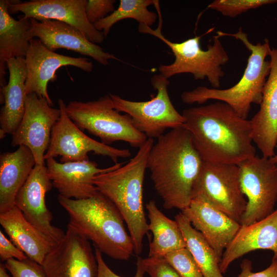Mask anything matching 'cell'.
Returning <instances> with one entry per match:
<instances>
[{
	"label": "cell",
	"mask_w": 277,
	"mask_h": 277,
	"mask_svg": "<svg viewBox=\"0 0 277 277\" xmlns=\"http://www.w3.org/2000/svg\"><path fill=\"white\" fill-rule=\"evenodd\" d=\"M87 0L10 1V14L22 12L25 18L54 20L68 24L78 29L91 42L97 44L105 39L102 31L97 30L88 20L85 13Z\"/></svg>",
	"instance_id": "cell-15"
},
{
	"label": "cell",
	"mask_w": 277,
	"mask_h": 277,
	"mask_svg": "<svg viewBox=\"0 0 277 277\" xmlns=\"http://www.w3.org/2000/svg\"><path fill=\"white\" fill-rule=\"evenodd\" d=\"M216 35L231 36L241 41L250 52L246 68L239 81L232 87L224 89L209 88L200 86L191 91H184L181 95L184 103L202 104L207 101L213 100L226 103L241 117L247 118L251 105H260L266 77L270 70V61L266 58L271 50L268 40L264 43H258L254 45L240 28L238 32L229 33L222 31H216Z\"/></svg>",
	"instance_id": "cell-5"
},
{
	"label": "cell",
	"mask_w": 277,
	"mask_h": 277,
	"mask_svg": "<svg viewBox=\"0 0 277 277\" xmlns=\"http://www.w3.org/2000/svg\"><path fill=\"white\" fill-rule=\"evenodd\" d=\"M41 266L47 277L97 276V262L89 240L70 224Z\"/></svg>",
	"instance_id": "cell-12"
},
{
	"label": "cell",
	"mask_w": 277,
	"mask_h": 277,
	"mask_svg": "<svg viewBox=\"0 0 277 277\" xmlns=\"http://www.w3.org/2000/svg\"><path fill=\"white\" fill-rule=\"evenodd\" d=\"M155 0H120L117 9L105 18L96 22L94 26L98 31H102L105 37L111 27L117 22L127 18L137 21L139 24L149 27L156 21L157 14L150 11L148 7L154 4Z\"/></svg>",
	"instance_id": "cell-28"
},
{
	"label": "cell",
	"mask_w": 277,
	"mask_h": 277,
	"mask_svg": "<svg viewBox=\"0 0 277 277\" xmlns=\"http://www.w3.org/2000/svg\"><path fill=\"white\" fill-rule=\"evenodd\" d=\"M146 208L149 220V230L153 234L149 258L164 257L170 252L186 248L182 232L175 220L164 214L153 200L149 201Z\"/></svg>",
	"instance_id": "cell-26"
},
{
	"label": "cell",
	"mask_w": 277,
	"mask_h": 277,
	"mask_svg": "<svg viewBox=\"0 0 277 277\" xmlns=\"http://www.w3.org/2000/svg\"><path fill=\"white\" fill-rule=\"evenodd\" d=\"M57 200L69 214V224L102 252L115 260L130 258L134 252L132 240L119 211L106 196L97 191L87 199H68L59 194Z\"/></svg>",
	"instance_id": "cell-3"
},
{
	"label": "cell",
	"mask_w": 277,
	"mask_h": 277,
	"mask_svg": "<svg viewBox=\"0 0 277 277\" xmlns=\"http://www.w3.org/2000/svg\"><path fill=\"white\" fill-rule=\"evenodd\" d=\"M154 6L159 16L157 28L152 29L144 24H139L140 32L152 35L164 43L171 50L174 56V62L169 65H161L160 74L168 78L181 73H191L196 80L207 78L213 88H219L220 80L224 75L222 66L229 61V56L224 49L220 37L215 35L212 44L204 50L200 46L202 35L195 36L181 43H175L166 38L162 33L163 21L159 2Z\"/></svg>",
	"instance_id": "cell-6"
},
{
	"label": "cell",
	"mask_w": 277,
	"mask_h": 277,
	"mask_svg": "<svg viewBox=\"0 0 277 277\" xmlns=\"http://www.w3.org/2000/svg\"><path fill=\"white\" fill-rule=\"evenodd\" d=\"M270 160L277 166V154H275L273 156L269 158Z\"/></svg>",
	"instance_id": "cell-38"
},
{
	"label": "cell",
	"mask_w": 277,
	"mask_h": 277,
	"mask_svg": "<svg viewBox=\"0 0 277 277\" xmlns=\"http://www.w3.org/2000/svg\"><path fill=\"white\" fill-rule=\"evenodd\" d=\"M114 0H88L85 6V13L92 24L105 18L114 10Z\"/></svg>",
	"instance_id": "cell-32"
},
{
	"label": "cell",
	"mask_w": 277,
	"mask_h": 277,
	"mask_svg": "<svg viewBox=\"0 0 277 277\" xmlns=\"http://www.w3.org/2000/svg\"><path fill=\"white\" fill-rule=\"evenodd\" d=\"M277 3V0H215L208 8L223 15L234 17L250 9Z\"/></svg>",
	"instance_id": "cell-29"
},
{
	"label": "cell",
	"mask_w": 277,
	"mask_h": 277,
	"mask_svg": "<svg viewBox=\"0 0 277 277\" xmlns=\"http://www.w3.org/2000/svg\"><path fill=\"white\" fill-rule=\"evenodd\" d=\"M164 257L181 277H204L193 255L187 248L170 252Z\"/></svg>",
	"instance_id": "cell-30"
},
{
	"label": "cell",
	"mask_w": 277,
	"mask_h": 277,
	"mask_svg": "<svg viewBox=\"0 0 277 277\" xmlns=\"http://www.w3.org/2000/svg\"><path fill=\"white\" fill-rule=\"evenodd\" d=\"M52 186L45 164H36L18 191L15 205L31 224L56 244L65 233L52 224V214L46 207L45 196Z\"/></svg>",
	"instance_id": "cell-16"
},
{
	"label": "cell",
	"mask_w": 277,
	"mask_h": 277,
	"mask_svg": "<svg viewBox=\"0 0 277 277\" xmlns=\"http://www.w3.org/2000/svg\"><path fill=\"white\" fill-rule=\"evenodd\" d=\"M203 162L183 126L157 138L149 152L147 168L166 209L182 211L189 206Z\"/></svg>",
	"instance_id": "cell-2"
},
{
	"label": "cell",
	"mask_w": 277,
	"mask_h": 277,
	"mask_svg": "<svg viewBox=\"0 0 277 277\" xmlns=\"http://www.w3.org/2000/svg\"><path fill=\"white\" fill-rule=\"evenodd\" d=\"M144 261L149 277H181L164 257H148Z\"/></svg>",
	"instance_id": "cell-33"
},
{
	"label": "cell",
	"mask_w": 277,
	"mask_h": 277,
	"mask_svg": "<svg viewBox=\"0 0 277 277\" xmlns=\"http://www.w3.org/2000/svg\"><path fill=\"white\" fill-rule=\"evenodd\" d=\"M36 165L34 156L26 146L0 155V213L15 205L16 196Z\"/></svg>",
	"instance_id": "cell-24"
},
{
	"label": "cell",
	"mask_w": 277,
	"mask_h": 277,
	"mask_svg": "<svg viewBox=\"0 0 277 277\" xmlns=\"http://www.w3.org/2000/svg\"><path fill=\"white\" fill-rule=\"evenodd\" d=\"M58 104L61 114L52 128L50 144L44 156L45 160L61 156V163L88 161V153L93 152L109 157L117 163L119 158L131 155L128 149L114 148L86 135L68 115L64 101L60 98Z\"/></svg>",
	"instance_id": "cell-11"
},
{
	"label": "cell",
	"mask_w": 277,
	"mask_h": 277,
	"mask_svg": "<svg viewBox=\"0 0 277 277\" xmlns=\"http://www.w3.org/2000/svg\"><path fill=\"white\" fill-rule=\"evenodd\" d=\"M7 268L5 264L1 263L0 264V277H11L7 272ZM12 277H13L12 276Z\"/></svg>",
	"instance_id": "cell-37"
},
{
	"label": "cell",
	"mask_w": 277,
	"mask_h": 277,
	"mask_svg": "<svg viewBox=\"0 0 277 277\" xmlns=\"http://www.w3.org/2000/svg\"><path fill=\"white\" fill-rule=\"evenodd\" d=\"M151 83L157 91L147 101L137 102L109 94L115 109L129 115L135 128L148 138H159L167 129L182 126L184 118L173 106L169 96V82L161 74L153 75Z\"/></svg>",
	"instance_id": "cell-8"
},
{
	"label": "cell",
	"mask_w": 277,
	"mask_h": 277,
	"mask_svg": "<svg viewBox=\"0 0 277 277\" xmlns=\"http://www.w3.org/2000/svg\"><path fill=\"white\" fill-rule=\"evenodd\" d=\"M183 126L204 162L239 165L255 156L250 120L217 101L186 109Z\"/></svg>",
	"instance_id": "cell-1"
},
{
	"label": "cell",
	"mask_w": 277,
	"mask_h": 277,
	"mask_svg": "<svg viewBox=\"0 0 277 277\" xmlns=\"http://www.w3.org/2000/svg\"><path fill=\"white\" fill-rule=\"evenodd\" d=\"M269 56L270 70L260 108L250 120L253 142L266 158L275 155L277 144V48L271 49Z\"/></svg>",
	"instance_id": "cell-20"
},
{
	"label": "cell",
	"mask_w": 277,
	"mask_h": 277,
	"mask_svg": "<svg viewBox=\"0 0 277 277\" xmlns=\"http://www.w3.org/2000/svg\"><path fill=\"white\" fill-rule=\"evenodd\" d=\"M31 20L30 40L38 38L51 51L66 49L90 56L104 66L110 60H118L113 54L104 51L101 47L89 41L78 29L68 24L54 20Z\"/></svg>",
	"instance_id": "cell-17"
},
{
	"label": "cell",
	"mask_w": 277,
	"mask_h": 277,
	"mask_svg": "<svg viewBox=\"0 0 277 277\" xmlns=\"http://www.w3.org/2000/svg\"><path fill=\"white\" fill-rule=\"evenodd\" d=\"M95 255L97 262L98 272L97 277H122L114 273L105 262L102 252L97 248L95 249ZM136 271L133 277H144L146 273L144 259L138 257L136 263Z\"/></svg>",
	"instance_id": "cell-34"
},
{
	"label": "cell",
	"mask_w": 277,
	"mask_h": 277,
	"mask_svg": "<svg viewBox=\"0 0 277 277\" xmlns=\"http://www.w3.org/2000/svg\"><path fill=\"white\" fill-rule=\"evenodd\" d=\"M0 224L11 241L29 259L41 265L55 245L31 224L16 206L0 213Z\"/></svg>",
	"instance_id": "cell-23"
},
{
	"label": "cell",
	"mask_w": 277,
	"mask_h": 277,
	"mask_svg": "<svg viewBox=\"0 0 277 277\" xmlns=\"http://www.w3.org/2000/svg\"><path fill=\"white\" fill-rule=\"evenodd\" d=\"M26 67V93L36 94L45 98L52 106L53 103L47 91L49 82L56 80V71L64 66H71L91 72L92 62L86 57H74L60 54L47 48L38 38L30 41L25 57Z\"/></svg>",
	"instance_id": "cell-14"
},
{
	"label": "cell",
	"mask_w": 277,
	"mask_h": 277,
	"mask_svg": "<svg viewBox=\"0 0 277 277\" xmlns=\"http://www.w3.org/2000/svg\"><path fill=\"white\" fill-rule=\"evenodd\" d=\"M181 212L221 259L241 226L200 196L194 197L189 206Z\"/></svg>",
	"instance_id": "cell-19"
},
{
	"label": "cell",
	"mask_w": 277,
	"mask_h": 277,
	"mask_svg": "<svg viewBox=\"0 0 277 277\" xmlns=\"http://www.w3.org/2000/svg\"><path fill=\"white\" fill-rule=\"evenodd\" d=\"M241 271L238 277H277V259L272 260L270 265L260 272L252 271V263L244 259L241 264Z\"/></svg>",
	"instance_id": "cell-36"
},
{
	"label": "cell",
	"mask_w": 277,
	"mask_h": 277,
	"mask_svg": "<svg viewBox=\"0 0 277 277\" xmlns=\"http://www.w3.org/2000/svg\"><path fill=\"white\" fill-rule=\"evenodd\" d=\"M175 220L180 228L186 248L197 264L204 277H224L220 268L221 259L202 234L191 225L182 212L177 214Z\"/></svg>",
	"instance_id": "cell-27"
},
{
	"label": "cell",
	"mask_w": 277,
	"mask_h": 277,
	"mask_svg": "<svg viewBox=\"0 0 277 277\" xmlns=\"http://www.w3.org/2000/svg\"><path fill=\"white\" fill-rule=\"evenodd\" d=\"M61 114L45 98L35 93L27 95L23 117L12 134V147L24 145L32 153L36 165H45L52 128Z\"/></svg>",
	"instance_id": "cell-13"
},
{
	"label": "cell",
	"mask_w": 277,
	"mask_h": 277,
	"mask_svg": "<svg viewBox=\"0 0 277 277\" xmlns=\"http://www.w3.org/2000/svg\"><path fill=\"white\" fill-rule=\"evenodd\" d=\"M200 196L240 224L247 201L240 181L238 165L204 162L193 198Z\"/></svg>",
	"instance_id": "cell-10"
},
{
	"label": "cell",
	"mask_w": 277,
	"mask_h": 277,
	"mask_svg": "<svg viewBox=\"0 0 277 277\" xmlns=\"http://www.w3.org/2000/svg\"><path fill=\"white\" fill-rule=\"evenodd\" d=\"M66 109L78 128L98 137L104 144L121 141L139 148L148 139L135 128L129 115L115 109L109 94L95 101H70Z\"/></svg>",
	"instance_id": "cell-7"
},
{
	"label": "cell",
	"mask_w": 277,
	"mask_h": 277,
	"mask_svg": "<svg viewBox=\"0 0 277 277\" xmlns=\"http://www.w3.org/2000/svg\"><path fill=\"white\" fill-rule=\"evenodd\" d=\"M8 83L1 88L0 138L13 134L25 110L26 67L24 57L12 58L7 62Z\"/></svg>",
	"instance_id": "cell-22"
},
{
	"label": "cell",
	"mask_w": 277,
	"mask_h": 277,
	"mask_svg": "<svg viewBox=\"0 0 277 277\" xmlns=\"http://www.w3.org/2000/svg\"><path fill=\"white\" fill-rule=\"evenodd\" d=\"M242 190L247 198L240 224L247 226L273 213L277 201V166L269 159L255 156L239 165Z\"/></svg>",
	"instance_id": "cell-9"
},
{
	"label": "cell",
	"mask_w": 277,
	"mask_h": 277,
	"mask_svg": "<svg viewBox=\"0 0 277 277\" xmlns=\"http://www.w3.org/2000/svg\"><path fill=\"white\" fill-rule=\"evenodd\" d=\"M5 266L13 277H47L42 266L29 258L24 261L10 259Z\"/></svg>",
	"instance_id": "cell-31"
},
{
	"label": "cell",
	"mask_w": 277,
	"mask_h": 277,
	"mask_svg": "<svg viewBox=\"0 0 277 277\" xmlns=\"http://www.w3.org/2000/svg\"><path fill=\"white\" fill-rule=\"evenodd\" d=\"M153 144V139L148 138L125 165L93 179L97 190L113 203L126 222L137 255L142 251L143 238L149 231L143 206V183Z\"/></svg>",
	"instance_id": "cell-4"
},
{
	"label": "cell",
	"mask_w": 277,
	"mask_h": 277,
	"mask_svg": "<svg viewBox=\"0 0 277 277\" xmlns=\"http://www.w3.org/2000/svg\"><path fill=\"white\" fill-rule=\"evenodd\" d=\"M0 258L2 261L6 262L12 259L24 261L28 258L12 241L5 236L2 230H0Z\"/></svg>",
	"instance_id": "cell-35"
},
{
	"label": "cell",
	"mask_w": 277,
	"mask_h": 277,
	"mask_svg": "<svg viewBox=\"0 0 277 277\" xmlns=\"http://www.w3.org/2000/svg\"><path fill=\"white\" fill-rule=\"evenodd\" d=\"M10 0L0 1V86L7 85L5 75L7 62L12 58H25L30 40L29 32L31 20L22 16L12 17L8 11Z\"/></svg>",
	"instance_id": "cell-25"
},
{
	"label": "cell",
	"mask_w": 277,
	"mask_h": 277,
	"mask_svg": "<svg viewBox=\"0 0 277 277\" xmlns=\"http://www.w3.org/2000/svg\"><path fill=\"white\" fill-rule=\"evenodd\" d=\"M47 172L60 195L68 199H84L93 196L98 191L93 183L97 174L117 169L123 165L100 168L94 161H85L58 163L54 158L46 160Z\"/></svg>",
	"instance_id": "cell-18"
},
{
	"label": "cell",
	"mask_w": 277,
	"mask_h": 277,
	"mask_svg": "<svg viewBox=\"0 0 277 277\" xmlns=\"http://www.w3.org/2000/svg\"><path fill=\"white\" fill-rule=\"evenodd\" d=\"M259 249L270 250L277 259V208L266 218L240 229L225 250L220 263L222 273L244 254Z\"/></svg>",
	"instance_id": "cell-21"
}]
</instances>
